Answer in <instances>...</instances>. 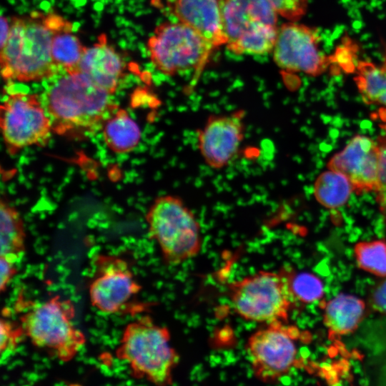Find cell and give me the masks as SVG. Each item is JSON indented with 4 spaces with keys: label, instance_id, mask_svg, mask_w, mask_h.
Wrapping results in <instances>:
<instances>
[{
    "label": "cell",
    "instance_id": "obj_1",
    "mask_svg": "<svg viewBox=\"0 0 386 386\" xmlns=\"http://www.w3.org/2000/svg\"><path fill=\"white\" fill-rule=\"evenodd\" d=\"M66 73L52 80L40 99L54 133L86 137L102 129L118 106L112 102V94L86 74Z\"/></svg>",
    "mask_w": 386,
    "mask_h": 386
},
{
    "label": "cell",
    "instance_id": "obj_2",
    "mask_svg": "<svg viewBox=\"0 0 386 386\" xmlns=\"http://www.w3.org/2000/svg\"><path fill=\"white\" fill-rule=\"evenodd\" d=\"M65 21L57 14L38 12L29 17H13L9 37L1 48L3 78L26 82L55 75L58 68L51 56L52 38Z\"/></svg>",
    "mask_w": 386,
    "mask_h": 386
},
{
    "label": "cell",
    "instance_id": "obj_3",
    "mask_svg": "<svg viewBox=\"0 0 386 386\" xmlns=\"http://www.w3.org/2000/svg\"><path fill=\"white\" fill-rule=\"evenodd\" d=\"M170 339L166 327L144 316L126 326L116 357L128 365L134 377L145 379L157 385H169L179 360Z\"/></svg>",
    "mask_w": 386,
    "mask_h": 386
},
{
    "label": "cell",
    "instance_id": "obj_4",
    "mask_svg": "<svg viewBox=\"0 0 386 386\" xmlns=\"http://www.w3.org/2000/svg\"><path fill=\"white\" fill-rule=\"evenodd\" d=\"M19 317L31 342L59 360H73L86 343L84 333L74 323L75 307L59 295L43 302H29Z\"/></svg>",
    "mask_w": 386,
    "mask_h": 386
},
{
    "label": "cell",
    "instance_id": "obj_5",
    "mask_svg": "<svg viewBox=\"0 0 386 386\" xmlns=\"http://www.w3.org/2000/svg\"><path fill=\"white\" fill-rule=\"evenodd\" d=\"M146 221L149 235L158 244L167 264H180L200 252V224L179 197L164 195L155 199L146 214Z\"/></svg>",
    "mask_w": 386,
    "mask_h": 386
},
{
    "label": "cell",
    "instance_id": "obj_6",
    "mask_svg": "<svg viewBox=\"0 0 386 386\" xmlns=\"http://www.w3.org/2000/svg\"><path fill=\"white\" fill-rule=\"evenodd\" d=\"M226 46L235 54L272 51L277 14L268 0H219Z\"/></svg>",
    "mask_w": 386,
    "mask_h": 386
},
{
    "label": "cell",
    "instance_id": "obj_7",
    "mask_svg": "<svg viewBox=\"0 0 386 386\" xmlns=\"http://www.w3.org/2000/svg\"><path fill=\"white\" fill-rule=\"evenodd\" d=\"M229 301L246 320L265 324L286 322L295 300L286 273L259 271L228 285Z\"/></svg>",
    "mask_w": 386,
    "mask_h": 386
},
{
    "label": "cell",
    "instance_id": "obj_8",
    "mask_svg": "<svg viewBox=\"0 0 386 386\" xmlns=\"http://www.w3.org/2000/svg\"><path fill=\"white\" fill-rule=\"evenodd\" d=\"M148 49L159 71L175 75L200 69L215 47L195 30L177 21L157 26L149 39Z\"/></svg>",
    "mask_w": 386,
    "mask_h": 386
},
{
    "label": "cell",
    "instance_id": "obj_9",
    "mask_svg": "<svg viewBox=\"0 0 386 386\" xmlns=\"http://www.w3.org/2000/svg\"><path fill=\"white\" fill-rule=\"evenodd\" d=\"M298 328L284 322L266 324L248 338L246 350L254 376L264 382H274L299 364Z\"/></svg>",
    "mask_w": 386,
    "mask_h": 386
},
{
    "label": "cell",
    "instance_id": "obj_10",
    "mask_svg": "<svg viewBox=\"0 0 386 386\" xmlns=\"http://www.w3.org/2000/svg\"><path fill=\"white\" fill-rule=\"evenodd\" d=\"M0 124L11 154L31 146H44L52 128L41 99L25 92L10 93L1 106Z\"/></svg>",
    "mask_w": 386,
    "mask_h": 386
},
{
    "label": "cell",
    "instance_id": "obj_11",
    "mask_svg": "<svg viewBox=\"0 0 386 386\" xmlns=\"http://www.w3.org/2000/svg\"><path fill=\"white\" fill-rule=\"evenodd\" d=\"M94 274L89 287L91 305L99 312L114 315L134 311V300L142 290L124 259L99 254L94 259Z\"/></svg>",
    "mask_w": 386,
    "mask_h": 386
},
{
    "label": "cell",
    "instance_id": "obj_12",
    "mask_svg": "<svg viewBox=\"0 0 386 386\" xmlns=\"http://www.w3.org/2000/svg\"><path fill=\"white\" fill-rule=\"evenodd\" d=\"M320 37L315 28L295 22L282 24L272 49L275 63L287 71L320 74L329 61L320 49Z\"/></svg>",
    "mask_w": 386,
    "mask_h": 386
},
{
    "label": "cell",
    "instance_id": "obj_13",
    "mask_svg": "<svg viewBox=\"0 0 386 386\" xmlns=\"http://www.w3.org/2000/svg\"><path fill=\"white\" fill-rule=\"evenodd\" d=\"M380 163L378 142L364 135H356L330 159L327 167L345 176L353 191L363 194L375 191Z\"/></svg>",
    "mask_w": 386,
    "mask_h": 386
},
{
    "label": "cell",
    "instance_id": "obj_14",
    "mask_svg": "<svg viewBox=\"0 0 386 386\" xmlns=\"http://www.w3.org/2000/svg\"><path fill=\"white\" fill-rule=\"evenodd\" d=\"M244 130L239 115L209 117L197 133L198 148L206 164L215 169L229 165L239 152Z\"/></svg>",
    "mask_w": 386,
    "mask_h": 386
},
{
    "label": "cell",
    "instance_id": "obj_15",
    "mask_svg": "<svg viewBox=\"0 0 386 386\" xmlns=\"http://www.w3.org/2000/svg\"><path fill=\"white\" fill-rule=\"evenodd\" d=\"M179 21L195 30L215 48L226 44L219 0H167Z\"/></svg>",
    "mask_w": 386,
    "mask_h": 386
},
{
    "label": "cell",
    "instance_id": "obj_16",
    "mask_svg": "<svg viewBox=\"0 0 386 386\" xmlns=\"http://www.w3.org/2000/svg\"><path fill=\"white\" fill-rule=\"evenodd\" d=\"M77 71L113 94L123 75L124 64L119 54L107 43L105 34H101L96 44L85 48Z\"/></svg>",
    "mask_w": 386,
    "mask_h": 386
},
{
    "label": "cell",
    "instance_id": "obj_17",
    "mask_svg": "<svg viewBox=\"0 0 386 386\" xmlns=\"http://www.w3.org/2000/svg\"><path fill=\"white\" fill-rule=\"evenodd\" d=\"M365 302L356 296L340 294L324 307L323 322L332 337L354 332L364 318Z\"/></svg>",
    "mask_w": 386,
    "mask_h": 386
},
{
    "label": "cell",
    "instance_id": "obj_18",
    "mask_svg": "<svg viewBox=\"0 0 386 386\" xmlns=\"http://www.w3.org/2000/svg\"><path fill=\"white\" fill-rule=\"evenodd\" d=\"M101 129L108 148L117 154L132 152L141 139L139 125L123 109L118 108L107 117Z\"/></svg>",
    "mask_w": 386,
    "mask_h": 386
},
{
    "label": "cell",
    "instance_id": "obj_19",
    "mask_svg": "<svg viewBox=\"0 0 386 386\" xmlns=\"http://www.w3.org/2000/svg\"><path fill=\"white\" fill-rule=\"evenodd\" d=\"M0 214V257L17 264L25 253L26 233L23 219L19 212L3 199L1 201Z\"/></svg>",
    "mask_w": 386,
    "mask_h": 386
},
{
    "label": "cell",
    "instance_id": "obj_20",
    "mask_svg": "<svg viewBox=\"0 0 386 386\" xmlns=\"http://www.w3.org/2000/svg\"><path fill=\"white\" fill-rule=\"evenodd\" d=\"M363 102L386 107V55L382 65L360 61L355 78Z\"/></svg>",
    "mask_w": 386,
    "mask_h": 386
},
{
    "label": "cell",
    "instance_id": "obj_21",
    "mask_svg": "<svg viewBox=\"0 0 386 386\" xmlns=\"http://www.w3.org/2000/svg\"><path fill=\"white\" fill-rule=\"evenodd\" d=\"M71 24L66 21L54 31L51 42V56L57 68L66 72L77 71L85 48L71 31Z\"/></svg>",
    "mask_w": 386,
    "mask_h": 386
},
{
    "label": "cell",
    "instance_id": "obj_22",
    "mask_svg": "<svg viewBox=\"0 0 386 386\" xmlns=\"http://www.w3.org/2000/svg\"><path fill=\"white\" fill-rule=\"evenodd\" d=\"M352 191V184L345 176L330 169L318 177L314 187L317 200L332 209L343 205Z\"/></svg>",
    "mask_w": 386,
    "mask_h": 386
},
{
    "label": "cell",
    "instance_id": "obj_23",
    "mask_svg": "<svg viewBox=\"0 0 386 386\" xmlns=\"http://www.w3.org/2000/svg\"><path fill=\"white\" fill-rule=\"evenodd\" d=\"M357 266L380 277H386V241L377 239L359 242L354 247Z\"/></svg>",
    "mask_w": 386,
    "mask_h": 386
},
{
    "label": "cell",
    "instance_id": "obj_24",
    "mask_svg": "<svg viewBox=\"0 0 386 386\" xmlns=\"http://www.w3.org/2000/svg\"><path fill=\"white\" fill-rule=\"evenodd\" d=\"M284 272L295 302L310 303L322 298L324 287L319 277L308 272Z\"/></svg>",
    "mask_w": 386,
    "mask_h": 386
},
{
    "label": "cell",
    "instance_id": "obj_25",
    "mask_svg": "<svg viewBox=\"0 0 386 386\" xmlns=\"http://www.w3.org/2000/svg\"><path fill=\"white\" fill-rule=\"evenodd\" d=\"M0 335V352L2 361L15 352L24 333L20 324L17 325L2 317Z\"/></svg>",
    "mask_w": 386,
    "mask_h": 386
},
{
    "label": "cell",
    "instance_id": "obj_26",
    "mask_svg": "<svg viewBox=\"0 0 386 386\" xmlns=\"http://www.w3.org/2000/svg\"><path fill=\"white\" fill-rule=\"evenodd\" d=\"M278 15L292 21L300 19L306 12L308 0H268Z\"/></svg>",
    "mask_w": 386,
    "mask_h": 386
},
{
    "label": "cell",
    "instance_id": "obj_27",
    "mask_svg": "<svg viewBox=\"0 0 386 386\" xmlns=\"http://www.w3.org/2000/svg\"><path fill=\"white\" fill-rule=\"evenodd\" d=\"M378 144L380 163L378 182L375 192L380 210L386 222V134L379 140Z\"/></svg>",
    "mask_w": 386,
    "mask_h": 386
},
{
    "label": "cell",
    "instance_id": "obj_28",
    "mask_svg": "<svg viewBox=\"0 0 386 386\" xmlns=\"http://www.w3.org/2000/svg\"><path fill=\"white\" fill-rule=\"evenodd\" d=\"M369 304L373 310L386 315V277L372 290Z\"/></svg>",
    "mask_w": 386,
    "mask_h": 386
},
{
    "label": "cell",
    "instance_id": "obj_29",
    "mask_svg": "<svg viewBox=\"0 0 386 386\" xmlns=\"http://www.w3.org/2000/svg\"><path fill=\"white\" fill-rule=\"evenodd\" d=\"M15 263L0 257V268H1V280L0 290L1 292L6 290L8 284L14 277L17 270Z\"/></svg>",
    "mask_w": 386,
    "mask_h": 386
},
{
    "label": "cell",
    "instance_id": "obj_30",
    "mask_svg": "<svg viewBox=\"0 0 386 386\" xmlns=\"http://www.w3.org/2000/svg\"><path fill=\"white\" fill-rule=\"evenodd\" d=\"M1 48H2L6 44L9 37L10 25L6 17L1 16Z\"/></svg>",
    "mask_w": 386,
    "mask_h": 386
}]
</instances>
